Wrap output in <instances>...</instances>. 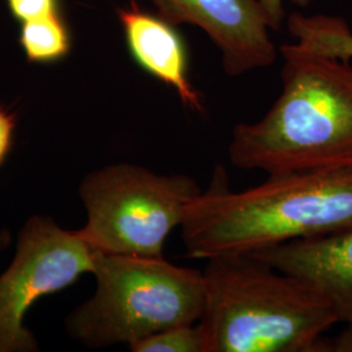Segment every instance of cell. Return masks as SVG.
<instances>
[{
  "label": "cell",
  "mask_w": 352,
  "mask_h": 352,
  "mask_svg": "<svg viewBox=\"0 0 352 352\" xmlns=\"http://www.w3.org/2000/svg\"><path fill=\"white\" fill-rule=\"evenodd\" d=\"M188 258L251 253L296 239L352 228V168L267 175L264 183L230 188L217 167L182 223Z\"/></svg>",
  "instance_id": "1"
},
{
  "label": "cell",
  "mask_w": 352,
  "mask_h": 352,
  "mask_svg": "<svg viewBox=\"0 0 352 352\" xmlns=\"http://www.w3.org/2000/svg\"><path fill=\"white\" fill-rule=\"evenodd\" d=\"M282 91L264 118L234 128L230 162L267 175L352 168V65L307 50L279 47Z\"/></svg>",
  "instance_id": "2"
},
{
  "label": "cell",
  "mask_w": 352,
  "mask_h": 352,
  "mask_svg": "<svg viewBox=\"0 0 352 352\" xmlns=\"http://www.w3.org/2000/svg\"><path fill=\"white\" fill-rule=\"evenodd\" d=\"M208 352H317L338 318L315 291L252 253L206 260Z\"/></svg>",
  "instance_id": "3"
},
{
  "label": "cell",
  "mask_w": 352,
  "mask_h": 352,
  "mask_svg": "<svg viewBox=\"0 0 352 352\" xmlns=\"http://www.w3.org/2000/svg\"><path fill=\"white\" fill-rule=\"evenodd\" d=\"M97 289L68 320L71 334L90 347H128L171 327L201 320L205 280L200 270L164 257L94 252Z\"/></svg>",
  "instance_id": "4"
},
{
  "label": "cell",
  "mask_w": 352,
  "mask_h": 352,
  "mask_svg": "<svg viewBox=\"0 0 352 352\" xmlns=\"http://www.w3.org/2000/svg\"><path fill=\"white\" fill-rule=\"evenodd\" d=\"M188 175H158L129 164L89 174L80 195L88 223L78 235L94 252L164 257V241L201 195Z\"/></svg>",
  "instance_id": "5"
},
{
  "label": "cell",
  "mask_w": 352,
  "mask_h": 352,
  "mask_svg": "<svg viewBox=\"0 0 352 352\" xmlns=\"http://www.w3.org/2000/svg\"><path fill=\"white\" fill-rule=\"evenodd\" d=\"M94 272V251L78 232L34 217L23 228L11 266L0 277V352L37 351L24 327L33 302Z\"/></svg>",
  "instance_id": "6"
},
{
  "label": "cell",
  "mask_w": 352,
  "mask_h": 352,
  "mask_svg": "<svg viewBox=\"0 0 352 352\" xmlns=\"http://www.w3.org/2000/svg\"><path fill=\"white\" fill-rule=\"evenodd\" d=\"M173 25L199 26L222 55L231 77L266 68L277 60L269 24L258 0H151Z\"/></svg>",
  "instance_id": "7"
},
{
  "label": "cell",
  "mask_w": 352,
  "mask_h": 352,
  "mask_svg": "<svg viewBox=\"0 0 352 352\" xmlns=\"http://www.w3.org/2000/svg\"><path fill=\"white\" fill-rule=\"evenodd\" d=\"M251 253L299 279L331 307L338 322L352 325V228Z\"/></svg>",
  "instance_id": "8"
},
{
  "label": "cell",
  "mask_w": 352,
  "mask_h": 352,
  "mask_svg": "<svg viewBox=\"0 0 352 352\" xmlns=\"http://www.w3.org/2000/svg\"><path fill=\"white\" fill-rule=\"evenodd\" d=\"M116 14L126 49L140 68L174 89L184 107L205 113L201 91L189 78L188 47L176 26L158 13L144 11L135 0L126 8H118Z\"/></svg>",
  "instance_id": "9"
},
{
  "label": "cell",
  "mask_w": 352,
  "mask_h": 352,
  "mask_svg": "<svg viewBox=\"0 0 352 352\" xmlns=\"http://www.w3.org/2000/svg\"><path fill=\"white\" fill-rule=\"evenodd\" d=\"M287 28L304 49L343 62L351 60L352 32L343 19L294 12L289 14Z\"/></svg>",
  "instance_id": "10"
},
{
  "label": "cell",
  "mask_w": 352,
  "mask_h": 352,
  "mask_svg": "<svg viewBox=\"0 0 352 352\" xmlns=\"http://www.w3.org/2000/svg\"><path fill=\"white\" fill-rule=\"evenodd\" d=\"M19 42L30 63L60 62L72 49L71 30L63 14L21 24Z\"/></svg>",
  "instance_id": "11"
},
{
  "label": "cell",
  "mask_w": 352,
  "mask_h": 352,
  "mask_svg": "<svg viewBox=\"0 0 352 352\" xmlns=\"http://www.w3.org/2000/svg\"><path fill=\"white\" fill-rule=\"evenodd\" d=\"M133 352H208L206 338L197 324L171 327L129 347Z\"/></svg>",
  "instance_id": "12"
},
{
  "label": "cell",
  "mask_w": 352,
  "mask_h": 352,
  "mask_svg": "<svg viewBox=\"0 0 352 352\" xmlns=\"http://www.w3.org/2000/svg\"><path fill=\"white\" fill-rule=\"evenodd\" d=\"M13 17L20 23L63 14L60 0H4Z\"/></svg>",
  "instance_id": "13"
},
{
  "label": "cell",
  "mask_w": 352,
  "mask_h": 352,
  "mask_svg": "<svg viewBox=\"0 0 352 352\" xmlns=\"http://www.w3.org/2000/svg\"><path fill=\"white\" fill-rule=\"evenodd\" d=\"M291 1L302 8V7H308L314 0H291ZM258 3L264 10L269 28L276 32L280 30V26L285 19L283 0H258Z\"/></svg>",
  "instance_id": "14"
},
{
  "label": "cell",
  "mask_w": 352,
  "mask_h": 352,
  "mask_svg": "<svg viewBox=\"0 0 352 352\" xmlns=\"http://www.w3.org/2000/svg\"><path fill=\"white\" fill-rule=\"evenodd\" d=\"M16 128V116L7 109L0 106V164L11 151L13 133Z\"/></svg>",
  "instance_id": "15"
},
{
  "label": "cell",
  "mask_w": 352,
  "mask_h": 352,
  "mask_svg": "<svg viewBox=\"0 0 352 352\" xmlns=\"http://www.w3.org/2000/svg\"><path fill=\"white\" fill-rule=\"evenodd\" d=\"M317 352H352V325H347L336 338L318 342Z\"/></svg>",
  "instance_id": "16"
},
{
  "label": "cell",
  "mask_w": 352,
  "mask_h": 352,
  "mask_svg": "<svg viewBox=\"0 0 352 352\" xmlns=\"http://www.w3.org/2000/svg\"><path fill=\"white\" fill-rule=\"evenodd\" d=\"M10 241H11V235L7 231L0 232V251H3Z\"/></svg>",
  "instance_id": "17"
}]
</instances>
